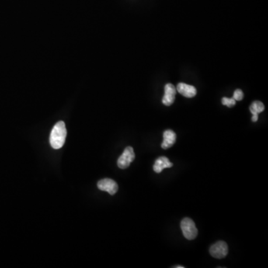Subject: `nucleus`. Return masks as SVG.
<instances>
[{
    "instance_id": "5",
    "label": "nucleus",
    "mask_w": 268,
    "mask_h": 268,
    "mask_svg": "<svg viewBox=\"0 0 268 268\" xmlns=\"http://www.w3.org/2000/svg\"><path fill=\"white\" fill-rule=\"evenodd\" d=\"M98 188L100 190L108 192L111 196L115 195L119 189V186L116 182L113 179H108V178L99 180L98 182Z\"/></svg>"
},
{
    "instance_id": "14",
    "label": "nucleus",
    "mask_w": 268,
    "mask_h": 268,
    "mask_svg": "<svg viewBox=\"0 0 268 268\" xmlns=\"http://www.w3.org/2000/svg\"><path fill=\"white\" fill-rule=\"evenodd\" d=\"M174 268H184V267L183 266H175Z\"/></svg>"
},
{
    "instance_id": "3",
    "label": "nucleus",
    "mask_w": 268,
    "mask_h": 268,
    "mask_svg": "<svg viewBox=\"0 0 268 268\" xmlns=\"http://www.w3.org/2000/svg\"><path fill=\"white\" fill-rule=\"evenodd\" d=\"M228 245L225 241H219L212 245L210 249V255L217 259H224L228 254Z\"/></svg>"
},
{
    "instance_id": "11",
    "label": "nucleus",
    "mask_w": 268,
    "mask_h": 268,
    "mask_svg": "<svg viewBox=\"0 0 268 268\" xmlns=\"http://www.w3.org/2000/svg\"><path fill=\"white\" fill-rule=\"evenodd\" d=\"M222 104L225 106L228 107H232L235 105V100L232 98V99H228V98H223Z\"/></svg>"
},
{
    "instance_id": "1",
    "label": "nucleus",
    "mask_w": 268,
    "mask_h": 268,
    "mask_svg": "<svg viewBox=\"0 0 268 268\" xmlns=\"http://www.w3.org/2000/svg\"><path fill=\"white\" fill-rule=\"evenodd\" d=\"M67 128L62 121L58 122L53 127L50 135V144L54 149H60L64 146L67 137Z\"/></svg>"
},
{
    "instance_id": "10",
    "label": "nucleus",
    "mask_w": 268,
    "mask_h": 268,
    "mask_svg": "<svg viewBox=\"0 0 268 268\" xmlns=\"http://www.w3.org/2000/svg\"><path fill=\"white\" fill-rule=\"evenodd\" d=\"M265 109V105L263 103L259 101H255V102H252V105L250 107V110L251 113L253 114H258L262 113Z\"/></svg>"
},
{
    "instance_id": "9",
    "label": "nucleus",
    "mask_w": 268,
    "mask_h": 268,
    "mask_svg": "<svg viewBox=\"0 0 268 268\" xmlns=\"http://www.w3.org/2000/svg\"><path fill=\"white\" fill-rule=\"evenodd\" d=\"M172 166H173V163L170 162L167 157H161L156 160L154 165V171L156 173H161L162 170L165 168H172Z\"/></svg>"
},
{
    "instance_id": "8",
    "label": "nucleus",
    "mask_w": 268,
    "mask_h": 268,
    "mask_svg": "<svg viewBox=\"0 0 268 268\" xmlns=\"http://www.w3.org/2000/svg\"><path fill=\"white\" fill-rule=\"evenodd\" d=\"M176 133L172 130H165L163 133V142H162V148L166 150L171 148L176 143Z\"/></svg>"
},
{
    "instance_id": "12",
    "label": "nucleus",
    "mask_w": 268,
    "mask_h": 268,
    "mask_svg": "<svg viewBox=\"0 0 268 268\" xmlns=\"http://www.w3.org/2000/svg\"><path fill=\"white\" fill-rule=\"evenodd\" d=\"M243 98H244V93H243L241 89H236V90L234 92L233 99H235V101H241Z\"/></svg>"
},
{
    "instance_id": "4",
    "label": "nucleus",
    "mask_w": 268,
    "mask_h": 268,
    "mask_svg": "<svg viewBox=\"0 0 268 268\" xmlns=\"http://www.w3.org/2000/svg\"><path fill=\"white\" fill-rule=\"evenodd\" d=\"M135 159V154L133 148L128 146L118 160L117 165L121 169H125L130 166V163Z\"/></svg>"
},
{
    "instance_id": "2",
    "label": "nucleus",
    "mask_w": 268,
    "mask_h": 268,
    "mask_svg": "<svg viewBox=\"0 0 268 268\" xmlns=\"http://www.w3.org/2000/svg\"><path fill=\"white\" fill-rule=\"evenodd\" d=\"M181 230L185 238L188 240H194L197 237V231L196 224L189 217H185L182 219L180 223Z\"/></svg>"
},
{
    "instance_id": "7",
    "label": "nucleus",
    "mask_w": 268,
    "mask_h": 268,
    "mask_svg": "<svg viewBox=\"0 0 268 268\" xmlns=\"http://www.w3.org/2000/svg\"><path fill=\"white\" fill-rule=\"evenodd\" d=\"M177 90L186 98H193L197 94V89L195 87L188 85L184 83H179L177 86Z\"/></svg>"
},
{
    "instance_id": "13",
    "label": "nucleus",
    "mask_w": 268,
    "mask_h": 268,
    "mask_svg": "<svg viewBox=\"0 0 268 268\" xmlns=\"http://www.w3.org/2000/svg\"><path fill=\"white\" fill-rule=\"evenodd\" d=\"M258 119H259V115L258 114L252 115V122H253V123H255V122H257Z\"/></svg>"
},
{
    "instance_id": "6",
    "label": "nucleus",
    "mask_w": 268,
    "mask_h": 268,
    "mask_svg": "<svg viewBox=\"0 0 268 268\" xmlns=\"http://www.w3.org/2000/svg\"><path fill=\"white\" fill-rule=\"evenodd\" d=\"M176 88L172 84H167L165 87V95L162 98V104L165 106H171L175 102Z\"/></svg>"
}]
</instances>
